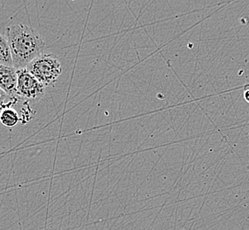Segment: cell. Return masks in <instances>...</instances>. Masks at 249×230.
<instances>
[{"instance_id": "cell-1", "label": "cell", "mask_w": 249, "mask_h": 230, "mask_svg": "<svg viewBox=\"0 0 249 230\" xmlns=\"http://www.w3.org/2000/svg\"><path fill=\"white\" fill-rule=\"evenodd\" d=\"M6 39L9 43L13 58V67L26 68L35 58L43 54L45 42L33 28L17 23L6 29Z\"/></svg>"}, {"instance_id": "cell-2", "label": "cell", "mask_w": 249, "mask_h": 230, "mask_svg": "<svg viewBox=\"0 0 249 230\" xmlns=\"http://www.w3.org/2000/svg\"><path fill=\"white\" fill-rule=\"evenodd\" d=\"M43 86L48 87L58 81L63 72L61 62L54 54L43 53L26 67Z\"/></svg>"}, {"instance_id": "cell-3", "label": "cell", "mask_w": 249, "mask_h": 230, "mask_svg": "<svg viewBox=\"0 0 249 230\" xmlns=\"http://www.w3.org/2000/svg\"><path fill=\"white\" fill-rule=\"evenodd\" d=\"M17 96L29 100H39L45 94V87L27 68L17 70Z\"/></svg>"}, {"instance_id": "cell-4", "label": "cell", "mask_w": 249, "mask_h": 230, "mask_svg": "<svg viewBox=\"0 0 249 230\" xmlns=\"http://www.w3.org/2000/svg\"><path fill=\"white\" fill-rule=\"evenodd\" d=\"M17 69L0 65V89L9 96H17Z\"/></svg>"}, {"instance_id": "cell-5", "label": "cell", "mask_w": 249, "mask_h": 230, "mask_svg": "<svg viewBox=\"0 0 249 230\" xmlns=\"http://www.w3.org/2000/svg\"><path fill=\"white\" fill-rule=\"evenodd\" d=\"M20 120L18 113L11 108H5L0 112V123L5 128H15Z\"/></svg>"}, {"instance_id": "cell-6", "label": "cell", "mask_w": 249, "mask_h": 230, "mask_svg": "<svg viewBox=\"0 0 249 230\" xmlns=\"http://www.w3.org/2000/svg\"><path fill=\"white\" fill-rule=\"evenodd\" d=\"M0 65L13 67V58L9 43L4 36L0 35Z\"/></svg>"}, {"instance_id": "cell-7", "label": "cell", "mask_w": 249, "mask_h": 230, "mask_svg": "<svg viewBox=\"0 0 249 230\" xmlns=\"http://www.w3.org/2000/svg\"><path fill=\"white\" fill-rule=\"evenodd\" d=\"M18 102V96H9L5 94V92L0 89V112L11 106H14Z\"/></svg>"}, {"instance_id": "cell-8", "label": "cell", "mask_w": 249, "mask_h": 230, "mask_svg": "<svg viewBox=\"0 0 249 230\" xmlns=\"http://www.w3.org/2000/svg\"><path fill=\"white\" fill-rule=\"evenodd\" d=\"M243 96H244L245 101L249 104V88L245 89L244 93H243Z\"/></svg>"}]
</instances>
